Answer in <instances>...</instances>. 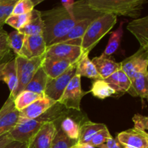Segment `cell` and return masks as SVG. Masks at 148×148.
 Segmentation results:
<instances>
[{
  "label": "cell",
  "instance_id": "8fae6325",
  "mask_svg": "<svg viewBox=\"0 0 148 148\" xmlns=\"http://www.w3.org/2000/svg\"><path fill=\"white\" fill-rule=\"evenodd\" d=\"M56 132L54 121H49L43 124L33 137L27 148H51Z\"/></svg>",
  "mask_w": 148,
  "mask_h": 148
},
{
  "label": "cell",
  "instance_id": "83f0119b",
  "mask_svg": "<svg viewBox=\"0 0 148 148\" xmlns=\"http://www.w3.org/2000/svg\"><path fill=\"white\" fill-rule=\"evenodd\" d=\"M61 121H62L60 124L61 130L69 139L77 141V143L79 135L80 125L75 120L70 117L62 118Z\"/></svg>",
  "mask_w": 148,
  "mask_h": 148
},
{
  "label": "cell",
  "instance_id": "52a82bcc",
  "mask_svg": "<svg viewBox=\"0 0 148 148\" xmlns=\"http://www.w3.org/2000/svg\"><path fill=\"white\" fill-rule=\"evenodd\" d=\"M88 92L82 90L81 77L75 74L66 86L58 103L64 106L66 109H74L79 111L81 100Z\"/></svg>",
  "mask_w": 148,
  "mask_h": 148
},
{
  "label": "cell",
  "instance_id": "4316f807",
  "mask_svg": "<svg viewBox=\"0 0 148 148\" xmlns=\"http://www.w3.org/2000/svg\"><path fill=\"white\" fill-rule=\"evenodd\" d=\"M123 25H124V23L121 22L119 25V27L117 28V30H116L115 31L112 32L111 33V36L109 38L108 43L103 52V54L105 56H111L114 53H116V51L119 49V48L120 47L123 33H124V31H123Z\"/></svg>",
  "mask_w": 148,
  "mask_h": 148
},
{
  "label": "cell",
  "instance_id": "7bdbcfd3",
  "mask_svg": "<svg viewBox=\"0 0 148 148\" xmlns=\"http://www.w3.org/2000/svg\"><path fill=\"white\" fill-rule=\"evenodd\" d=\"M77 145L79 148H96V147H93V146L90 145H89V144H83V145L77 144Z\"/></svg>",
  "mask_w": 148,
  "mask_h": 148
},
{
  "label": "cell",
  "instance_id": "7c38bea8",
  "mask_svg": "<svg viewBox=\"0 0 148 148\" xmlns=\"http://www.w3.org/2000/svg\"><path fill=\"white\" fill-rule=\"evenodd\" d=\"M116 140L124 147L148 148L147 133L134 128L119 133Z\"/></svg>",
  "mask_w": 148,
  "mask_h": 148
},
{
  "label": "cell",
  "instance_id": "cb8c5ba5",
  "mask_svg": "<svg viewBox=\"0 0 148 148\" xmlns=\"http://www.w3.org/2000/svg\"><path fill=\"white\" fill-rule=\"evenodd\" d=\"M49 77L41 67L35 73L30 82L26 85L24 90L30 91L38 94H43L47 84Z\"/></svg>",
  "mask_w": 148,
  "mask_h": 148
},
{
  "label": "cell",
  "instance_id": "3957f363",
  "mask_svg": "<svg viewBox=\"0 0 148 148\" xmlns=\"http://www.w3.org/2000/svg\"><path fill=\"white\" fill-rule=\"evenodd\" d=\"M89 6L97 12L111 14L116 16L137 17L140 14L147 0H85Z\"/></svg>",
  "mask_w": 148,
  "mask_h": 148
},
{
  "label": "cell",
  "instance_id": "5bb4252c",
  "mask_svg": "<svg viewBox=\"0 0 148 148\" xmlns=\"http://www.w3.org/2000/svg\"><path fill=\"white\" fill-rule=\"evenodd\" d=\"M74 64L65 59L46 56L42 62L40 67L50 79H54L67 70Z\"/></svg>",
  "mask_w": 148,
  "mask_h": 148
},
{
  "label": "cell",
  "instance_id": "ab89813d",
  "mask_svg": "<svg viewBox=\"0 0 148 148\" xmlns=\"http://www.w3.org/2000/svg\"><path fill=\"white\" fill-rule=\"evenodd\" d=\"M28 145L26 143H20L17 141H12L4 148H27Z\"/></svg>",
  "mask_w": 148,
  "mask_h": 148
},
{
  "label": "cell",
  "instance_id": "4fadbf2b",
  "mask_svg": "<svg viewBox=\"0 0 148 148\" xmlns=\"http://www.w3.org/2000/svg\"><path fill=\"white\" fill-rule=\"evenodd\" d=\"M56 103V101L47 97H42L24 109L19 111L18 118L22 119H33L37 118L46 112L49 108L55 105Z\"/></svg>",
  "mask_w": 148,
  "mask_h": 148
},
{
  "label": "cell",
  "instance_id": "e0dca14e",
  "mask_svg": "<svg viewBox=\"0 0 148 148\" xmlns=\"http://www.w3.org/2000/svg\"><path fill=\"white\" fill-rule=\"evenodd\" d=\"M0 80L4 81L10 91V97L12 98L17 88V76L14 58L4 64H0Z\"/></svg>",
  "mask_w": 148,
  "mask_h": 148
},
{
  "label": "cell",
  "instance_id": "6da1fadb",
  "mask_svg": "<svg viewBox=\"0 0 148 148\" xmlns=\"http://www.w3.org/2000/svg\"><path fill=\"white\" fill-rule=\"evenodd\" d=\"M40 14L44 24L43 37L48 47L55 40L64 36L80 20L98 17L103 14L90 8L85 0H79L74 2L70 9L62 5L40 12Z\"/></svg>",
  "mask_w": 148,
  "mask_h": 148
},
{
  "label": "cell",
  "instance_id": "d6986e66",
  "mask_svg": "<svg viewBox=\"0 0 148 148\" xmlns=\"http://www.w3.org/2000/svg\"><path fill=\"white\" fill-rule=\"evenodd\" d=\"M99 17V16H98ZM98 17H85V18L82 19L79 21H78L76 24L63 37L60 38L58 40H55L52 44L59 43H64V42L71 41V40H77V39H81L85 34L87 28L88 27L89 25L90 24L91 22ZM50 45V46H51Z\"/></svg>",
  "mask_w": 148,
  "mask_h": 148
},
{
  "label": "cell",
  "instance_id": "2e32d148",
  "mask_svg": "<svg viewBox=\"0 0 148 148\" xmlns=\"http://www.w3.org/2000/svg\"><path fill=\"white\" fill-rule=\"evenodd\" d=\"M97 72L102 79H106L116 71L121 69V64L110 59L103 53L100 56L94 57L91 60Z\"/></svg>",
  "mask_w": 148,
  "mask_h": 148
},
{
  "label": "cell",
  "instance_id": "8992f818",
  "mask_svg": "<svg viewBox=\"0 0 148 148\" xmlns=\"http://www.w3.org/2000/svg\"><path fill=\"white\" fill-rule=\"evenodd\" d=\"M80 43L81 39H77L51 45L46 48V56L65 59L72 64H75L83 54L80 47Z\"/></svg>",
  "mask_w": 148,
  "mask_h": 148
},
{
  "label": "cell",
  "instance_id": "d4e9b609",
  "mask_svg": "<svg viewBox=\"0 0 148 148\" xmlns=\"http://www.w3.org/2000/svg\"><path fill=\"white\" fill-rule=\"evenodd\" d=\"M43 96L44 95L43 94H38L30 91L23 90L14 98V108L18 111H20Z\"/></svg>",
  "mask_w": 148,
  "mask_h": 148
},
{
  "label": "cell",
  "instance_id": "8d00e7d4",
  "mask_svg": "<svg viewBox=\"0 0 148 148\" xmlns=\"http://www.w3.org/2000/svg\"><path fill=\"white\" fill-rule=\"evenodd\" d=\"M132 121L134 122V129L140 131L146 132L148 130V117L141 114H135L133 116Z\"/></svg>",
  "mask_w": 148,
  "mask_h": 148
},
{
  "label": "cell",
  "instance_id": "f35d334b",
  "mask_svg": "<svg viewBox=\"0 0 148 148\" xmlns=\"http://www.w3.org/2000/svg\"><path fill=\"white\" fill-rule=\"evenodd\" d=\"M103 145L106 148H124V146L121 145L116 139H114L112 137L108 138Z\"/></svg>",
  "mask_w": 148,
  "mask_h": 148
},
{
  "label": "cell",
  "instance_id": "44dd1931",
  "mask_svg": "<svg viewBox=\"0 0 148 148\" xmlns=\"http://www.w3.org/2000/svg\"><path fill=\"white\" fill-rule=\"evenodd\" d=\"M18 31L25 36L43 35L44 31V24L42 20L40 12L34 9L31 12V17L28 23L24 27L18 30Z\"/></svg>",
  "mask_w": 148,
  "mask_h": 148
},
{
  "label": "cell",
  "instance_id": "7dc6e473",
  "mask_svg": "<svg viewBox=\"0 0 148 148\" xmlns=\"http://www.w3.org/2000/svg\"><path fill=\"white\" fill-rule=\"evenodd\" d=\"M72 148H77V147H76V145H75V146H74V147H72Z\"/></svg>",
  "mask_w": 148,
  "mask_h": 148
},
{
  "label": "cell",
  "instance_id": "1f68e13d",
  "mask_svg": "<svg viewBox=\"0 0 148 148\" xmlns=\"http://www.w3.org/2000/svg\"><path fill=\"white\" fill-rule=\"evenodd\" d=\"M31 17V12L24 14H11L6 20L5 24L9 25L16 30L24 27Z\"/></svg>",
  "mask_w": 148,
  "mask_h": 148
},
{
  "label": "cell",
  "instance_id": "c3c4849f",
  "mask_svg": "<svg viewBox=\"0 0 148 148\" xmlns=\"http://www.w3.org/2000/svg\"><path fill=\"white\" fill-rule=\"evenodd\" d=\"M76 147H77V148H79V147H78V146H77V145H76Z\"/></svg>",
  "mask_w": 148,
  "mask_h": 148
},
{
  "label": "cell",
  "instance_id": "4dcf8cb0",
  "mask_svg": "<svg viewBox=\"0 0 148 148\" xmlns=\"http://www.w3.org/2000/svg\"><path fill=\"white\" fill-rule=\"evenodd\" d=\"M25 36L18 30H14L8 33L9 46L11 50L14 51L16 56H19L20 51L23 46Z\"/></svg>",
  "mask_w": 148,
  "mask_h": 148
},
{
  "label": "cell",
  "instance_id": "277c9868",
  "mask_svg": "<svg viewBox=\"0 0 148 148\" xmlns=\"http://www.w3.org/2000/svg\"><path fill=\"white\" fill-rule=\"evenodd\" d=\"M116 22L117 16L111 14H103L92 20L81 38L80 47L83 53H89Z\"/></svg>",
  "mask_w": 148,
  "mask_h": 148
},
{
  "label": "cell",
  "instance_id": "7402d4cb",
  "mask_svg": "<svg viewBox=\"0 0 148 148\" xmlns=\"http://www.w3.org/2000/svg\"><path fill=\"white\" fill-rule=\"evenodd\" d=\"M88 55V53H84L77 62L76 75H79L80 77L93 79L95 80L102 79L97 72L96 69L89 59Z\"/></svg>",
  "mask_w": 148,
  "mask_h": 148
},
{
  "label": "cell",
  "instance_id": "ba28073f",
  "mask_svg": "<svg viewBox=\"0 0 148 148\" xmlns=\"http://www.w3.org/2000/svg\"><path fill=\"white\" fill-rule=\"evenodd\" d=\"M76 64L77 63L72 64L67 70L54 79L49 78L43 92L44 96L58 102L69 82L76 74Z\"/></svg>",
  "mask_w": 148,
  "mask_h": 148
},
{
  "label": "cell",
  "instance_id": "9a60e30c",
  "mask_svg": "<svg viewBox=\"0 0 148 148\" xmlns=\"http://www.w3.org/2000/svg\"><path fill=\"white\" fill-rule=\"evenodd\" d=\"M127 30L131 32L140 44V48L148 51V17L136 19L130 22Z\"/></svg>",
  "mask_w": 148,
  "mask_h": 148
},
{
  "label": "cell",
  "instance_id": "9c48e42d",
  "mask_svg": "<svg viewBox=\"0 0 148 148\" xmlns=\"http://www.w3.org/2000/svg\"><path fill=\"white\" fill-rule=\"evenodd\" d=\"M121 69L130 79L137 72L147 70L148 51L140 48L134 54L120 62Z\"/></svg>",
  "mask_w": 148,
  "mask_h": 148
},
{
  "label": "cell",
  "instance_id": "e575fe53",
  "mask_svg": "<svg viewBox=\"0 0 148 148\" xmlns=\"http://www.w3.org/2000/svg\"><path fill=\"white\" fill-rule=\"evenodd\" d=\"M10 48L8 42V33L0 27V64L4 58L10 52Z\"/></svg>",
  "mask_w": 148,
  "mask_h": 148
},
{
  "label": "cell",
  "instance_id": "bcb514c9",
  "mask_svg": "<svg viewBox=\"0 0 148 148\" xmlns=\"http://www.w3.org/2000/svg\"><path fill=\"white\" fill-rule=\"evenodd\" d=\"M100 148H106L105 147H104V146L103 145H101V146H100V147H99Z\"/></svg>",
  "mask_w": 148,
  "mask_h": 148
},
{
  "label": "cell",
  "instance_id": "74e56055",
  "mask_svg": "<svg viewBox=\"0 0 148 148\" xmlns=\"http://www.w3.org/2000/svg\"><path fill=\"white\" fill-rule=\"evenodd\" d=\"M13 108H14V98L9 96L8 99L6 101V102L4 103L3 106L1 107V109H0V118H1V116H3L4 114H7V113L8 112V111H10V110L12 109Z\"/></svg>",
  "mask_w": 148,
  "mask_h": 148
},
{
  "label": "cell",
  "instance_id": "f546056e",
  "mask_svg": "<svg viewBox=\"0 0 148 148\" xmlns=\"http://www.w3.org/2000/svg\"><path fill=\"white\" fill-rule=\"evenodd\" d=\"M77 145V141L69 139L61 130L60 127L57 128L51 148H72Z\"/></svg>",
  "mask_w": 148,
  "mask_h": 148
},
{
  "label": "cell",
  "instance_id": "d6a6232c",
  "mask_svg": "<svg viewBox=\"0 0 148 148\" xmlns=\"http://www.w3.org/2000/svg\"><path fill=\"white\" fill-rule=\"evenodd\" d=\"M18 0H0V27L12 13L13 8Z\"/></svg>",
  "mask_w": 148,
  "mask_h": 148
},
{
  "label": "cell",
  "instance_id": "5b68a950",
  "mask_svg": "<svg viewBox=\"0 0 148 148\" xmlns=\"http://www.w3.org/2000/svg\"><path fill=\"white\" fill-rule=\"evenodd\" d=\"M46 54L39 57L27 59L20 56L14 57L16 64V70L17 76V88L14 92L12 98H15L20 92L23 91L26 85L35 75L38 69L40 67L42 62Z\"/></svg>",
  "mask_w": 148,
  "mask_h": 148
},
{
  "label": "cell",
  "instance_id": "7a4b0ae2",
  "mask_svg": "<svg viewBox=\"0 0 148 148\" xmlns=\"http://www.w3.org/2000/svg\"><path fill=\"white\" fill-rule=\"evenodd\" d=\"M64 106L58 102L46 112L33 119H17V124L8 132L12 141L20 142L28 145L42 126L49 121H56L64 118Z\"/></svg>",
  "mask_w": 148,
  "mask_h": 148
},
{
  "label": "cell",
  "instance_id": "60d3db41",
  "mask_svg": "<svg viewBox=\"0 0 148 148\" xmlns=\"http://www.w3.org/2000/svg\"><path fill=\"white\" fill-rule=\"evenodd\" d=\"M12 141V140L10 138L8 133L4 134V135L1 136V137H0V148H4L7 145H8L9 143H11Z\"/></svg>",
  "mask_w": 148,
  "mask_h": 148
},
{
  "label": "cell",
  "instance_id": "f1b7e54d",
  "mask_svg": "<svg viewBox=\"0 0 148 148\" xmlns=\"http://www.w3.org/2000/svg\"><path fill=\"white\" fill-rule=\"evenodd\" d=\"M19 111L13 108L0 118V137L8 133L17 124Z\"/></svg>",
  "mask_w": 148,
  "mask_h": 148
},
{
  "label": "cell",
  "instance_id": "ee69618b",
  "mask_svg": "<svg viewBox=\"0 0 148 148\" xmlns=\"http://www.w3.org/2000/svg\"><path fill=\"white\" fill-rule=\"evenodd\" d=\"M43 1H45V0H31V1L33 3L35 7H36V5H38V4H40L41 2H43Z\"/></svg>",
  "mask_w": 148,
  "mask_h": 148
},
{
  "label": "cell",
  "instance_id": "30bf717a",
  "mask_svg": "<svg viewBox=\"0 0 148 148\" xmlns=\"http://www.w3.org/2000/svg\"><path fill=\"white\" fill-rule=\"evenodd\" d=\"M46 48L43 35L25 36L19 56L27 59L39 57L46 54Z\"/></svg>",
  "mask_w": 148,
  "mask_h": 148
},
{
  "label": "cell",
  "instance_id": "d590c367",
  "mask_svg": "<svg viewBox=\"0 0 148 148\" xmlns=\"http://www.w3.org/2000/svg\"><path fill=\"white\" fill-rule=\"evenodd\" d=\"M111 137V134H110L109 131L108 130V127H106L103 130H101L98 132L93 137L92 140H90L88 144L90 145L93 146V147H100L101 145H103L107 141L108 138Z\"/></svg>",
  "mask_w": 148,
  "mask_h": 148
},
{
  "label": "cell",
  "instance_id": "484cf974",
  "mask_svg": "<svg viewBox=\"0 0 148 148\" xmlns=\"http://www.w3.org/2000/svg\"><path fill=\"white\" fill-rule=\"evenodd\" d=\"M90 92L99 99H105L115 95L116 92L103 79H95L92 85Z\"/></svg>",
  "mask_w": 148,
  "mask_h": 148
},
{
  "label": "cell",
  "instance_id": "b9f144b4",
  "mask_svg": "<svg viewBox=\"0 0 148 148\" xmlns=\"http://www.w3.org/2000/svg\"><path fill=\"white\" fill-rule=\"evenodd\" d=\"M62 6L66 9H70L74 4V0H62Z\"/></svg>",
  "mask_w": 148,
  "mask_h": 148
},
{
  "label": "cell",
  "instance_id": "ac0fdd59",
  "mask_svg": "<svg viewBox=\"0 0 148 148\" xmlns=\"http://www.w3.org/2000/svg\"><path fill=\"white\" fill-rule=\"evenodd\" d=\"M131 85L128 92L134 97L147 99L148 97V71L137 72L131 79Z\"/></svg>",
  "mask_w": 148,
  "mask_h": 148
},
{
  "label": "cell",
  "instance_id": "f6af8a7d",
  "mask_svg": "<svg viewBox=\"0 0 148 148\" xmlns=\"http://www.w3.org/2000/svg\"><path fill=\"white\" fill-rule=\"evenodd\" d=\"M124 148H134V147H128V146H124Z\"/></svg>",
  "mask_w": 148,
  "mask_h": 148
},
{
  "label": "cell",
  "instance_id": "ffe728a7",
  "mask_svg": "<svg viewBox=\"0 0 148 148\" xmlns=\"http://www.w3.org/2000/svg\"><path fill=\"white\" fill-rule=\"evenodd\" d=\"M116 94H124L128 92L131 85V80L121 69L116 71L108 77L103 79Z\"/></svg>",
  "mask_w": 148,
  "mask_h": 148
},
{
  "label": "cell",
  "instance_id": "836d02e7",
  "mask_svg": "<svg viewBox=\"0 0 148 148\" xmlns=\"http://www.w3.org/2000/svg\"><path fill=\"white\" fill-rule=\"evenodd\" d=\"M34 4L31 0H18L13 8L12 14H24L34 10Z\"/></svg>",
  "mask_w": 148,
  "mask_h": 148
},
{
  "label": "cell",
  "instance_id": "603a6c76",
  "mask_svg": "<svg viewBox=\"0 0 148 148\" xmlns=\"http://www.w3.org/2000/svg\"><path fill=\"white\" fill-rule=\"evenodd\" d=\"M107 127L104 124L94 123L90 121H85L79 129V135L78 138L77 145L88 144L92 137L99 131Z\"/></svg>",
  "mask_w": 148,
  "mask_h": 148
}]
</instances>
